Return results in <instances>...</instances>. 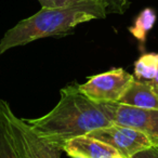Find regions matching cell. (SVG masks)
I'll use <instances>...</instances> for the list:
<instances>
[{"label": "cell", "instance_id": "cell-11", "mask_svg": "<svg viewBox=\"0 0 158 158\" xmlns=\"http://www.w3.org/2000/svg\"><path fill=\"white\" fill-rule=\"evenodd\" d=\"M0 158H19L1 118H0Z\"/></svg>", "mask_w": 158, "mask_h": 158}, {"label": "cell", "instance_id": "cell-3", "mask_svg": "<svg viewBox=\"0 0 158 158\" xmlns=\"http://www.w3.org/2000/svg\"><path fill=\"white\" fill-rule=\"evenodd\" d=\"M0 118L19 158H61L63 148L38 135L24 119L15 116L5 100H0Z\"/></svg>", "mask_w": 158, "mask_h": 158}, {"label": "cell", "instance_id": "cell-9", "mask_svg": "<svg viewBox=\"0 0 158 158\" xmlns=\"http://www.w3.org/2000/svg\"><path fill=\"white\" fill-rule=\"evenodd\" d=\"M158 70V53H144L134 64V78L151 84Z\"/></svg>", "mask_w": 158, "mask_h": 158}, {"label": "cell", "instance_id": "cell-7", "mask_svg": "<svg viewBox=\"0 0 158 158\" xmlns=\"http://www.w3.org/2000/svg\"><path fill=\"white\" fill-rule=\"evenodd\" d=\"M63 151L70 157L82 158H114L118 152L110 145L90 135H80L66 141Z\"/></svg>", "mask_w": 158, "mask_h": 158}, {"label": "cell", "instance_id": "cell-13", "mask_svg": "<svg viewBox=\"0 0 158 158\" xmlns=\"http://www.w3.org/2000/svg\"><path fill=\"white\" fill-rule=\"evenodd\" d=\"M106 14H123L130 6L129 0H101Z\"/></svg>", "mask_w": 158, "mask_h": 158}, {"label": "cell", "instance_id": "cell-10", "mask_svg": "<svg viewBox=\"0 0 158 158\" xmlns=\"http://www.w3.org/2000/svg\"><path fill=\"white\" fill-rule=\"evenodd\" d=\"M156 21V14L152 9H145L135 19L133 25L129 28V31L134 38L140 41L141 46H144L147 33L153 28Z\"/></svg>", "mask_w": 158, "mask_h": 158}, {"label": "cell", "instance_id": "cell-15", "mask_svg": "<svg viewBox=\"0 0 158 158\" xmlns=\"http://www.w3.org/2000/svg\"><path fill=\"white\" fill-rule=\"evenodd\" d=\"M149 85H151V87H152V89H153L154 92L158 95V70H157V74H156L155 78L153 79V81H152Z\"/></svg>", "mask_w": 158, "mask_h": 158}, {"label": "cell", "instance_id": "cell-17", "mask_svg": "<svg viewBox=\"0 0 158 158\" xmlns=\"http://www.w3.org/2000/svg\"><path fill=\"white\" fill-rule=\"evenodd\" d=\"M72 158H82V157H78V156H75V157H72Z\"/></svg>", "mask_w": 158, "mask_h": 158}, {"label": "cell", "instance_id": "cell-8", "mask_svg": "<svg viewBox=\"0 0 158 158\" xmlns=\"http://www.w3.org/2000/svg\"><path fill=\"white\" fill-rule=\"evenodd\" d=\"M120 104L141 108H157L158 95L152 89L151 85L134 78L132 84L118 102Z\"/></svg>", "mask_w": 158, "mask_h": 158}, {"label": "cell", "instance_id": "cell-14", "mask_svg": "<svg viewBox=\"0 0 158 158\" xmlns=\"http://www.w3.org/2000/svg\"><path fill=\"white\" fill-rule=\"evenodd\" d=\"M132 158H158V146H153L151 148L140 152Z\"/></svg>", "mask_w": 158, "mask_h": 158}, {"label": "cell", "instance_id": "cell-2", "mask_svg": "<svg viewBox=\"0 0 158 158\" xmlns=\"http://www.w3.org/2000/svg\"><path fill=\"white\" fill-rule=\"evenodd\" d=\"M106 15L102 3L53 9L41 8L37 13L20 21L6 31L0 40V55L12 48L25 46L41 38L67 36L77 25L105 19Z\"/></svg>", "mask_w": 158, "mask_h": 158}, {"label": "cell", "instance_id": "cell-16", "mask_svg": "<svg viewBox=\"0 0 158 158\" xmlns=\"http://www.w3.org/2000/svg\"><path fill=\"white\" fill-rule=\"evenodd\" d=\"M114 158H126V157H123V156H121L120 154H118V155H117V156H115Z\"/></svg>", "mask_w": 158, "mask_h": 158}, {"label": "cell", "instance_id": "cell-12", "mask_svg": "<svg viewBox=\"0 0 158 158\" xmlns=\"http://www.w3.org/2000/svg\"><path fill=\"white\" fill-rule=\"evenodd\" d=\"M41 8H67L79 5L102 3L101 0H38Z\"/></svg>", "mask_w": 158, "mask_h": 158}, {"label": "cell", "instance_id": "cell-6", "mask_svg": "<svg viewBox=\"0 0 158 158\" xmlns=\"http://www.w3.org/2000/svg\"><path fill=\"white\" fill-rule=\"evenodd\" d=\"M115 123L133 128L144 133L154 146H158V110L141 108L116 103Z\"/></svg>", "mask_w": 158, "mask_h": 158}, {"label": "cell", "instance_id": "cell-1", "mask_svg": "<svg viewBox=\"0 0 158 158\" xmlns=\"http://www.w3.org/2000/svg\"><path fill=\"white\" fill-rule=\"evenodd\" d=\"M115 110L116 103L92 101L74 82L60 90L59 102L50 112L24 120L39 136L63 148L70 139L115 123Z\"/></svg>", "mask_w": 158, "mask_h": 158}, {"label": "cell", "instance_id": "cell-5", "mask_svg": "<svg viewBox=\"0 0 158 158\" xmlns=\"http://www.w3.org/2000/svg\"><path fill=\"white\" fill-rule=\"evenodd\" d=\"M88 135L110 145L126 158H132L135 154L154 146L144 133L118 123L95 129Z\"/></svg>", "mask_w": 158, "mask_h": 158}, {"label": "cell", "instance_id": "cell-4", "mask_svg": "<svg viewBox=\"0 0 158 158\" xmlns=\"http://www.w3.org/2000/svg\"><path fill=\"white\" fill-rule=\"evenodd\" d=\"M133 80L134 75L123 68H114L90 77L88 81L79 85V89L98 103H118Z\"/></svg>", "mask_w": 158, "mask_h": 158}]
</instances>
